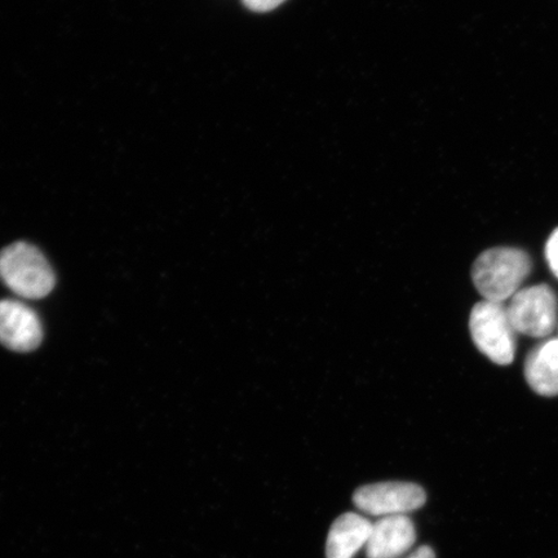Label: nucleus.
I'll return each instance as SVG.
<instances>
[{
    "label": "nucleus",
    "instance_id": "1",
    "mask_svg": "<svg viewBox=\"0 0 558 558\" xmlns=\"http://www.w3.org/2000/svg\"><path fill=\"white\" fill-rule=\"evenodd\" d=\"M533 264L520 248L498 247L485 251L474 262L472 279L487 302L504 304L521 290Z\"/></svg>",
    "mask_w": 558,
    "mask_h": 558
},
{
    "label": "nucleus",
    "instance_id": "2",
    "mask_svg": "<svg viewBox=\"0 0 558 558\" xmlns=\"http://www.w3.org/2000/svg\"><path fill=\"white\" fill-rule=\"evenodd\" d=\"M0 281L21 298L38 300L51 294L56 277L37 247L16 242L0 251Z\"/></svg>",
    "mask_w": 558,
    "mask_h": 558
},
{
    "label": "nucleus",
    "instance_id": "3",
    "mask_svg": "<svg viewBox=\"0 0 558 558\" xmlns=\"http://www.w3.org/2000/svg\"><path fill=\"white\" fill-rule=\"evenodd\" d=\"M470 330L474 345L494 364L511 365L514 360L518 332L501 303L480 302L473 306Z\"/></svg>",
    "mask_w": 558,
    "mask_h": 558
},
{
    "label": "nucleus",
    "instance_id": "4",
    "mask_svg": "<svg viewBox=\"0 0 558 558\" xmlns=\"http://www.w3.org/2000/svg\"><path fill=\"white\" fill-rule=\"evenodd\" d=\"M515 332L532 338H546L557 326V298L547 284L522 289L507 306Z\"/></svg>",
    "mask_w": 558,
    "mask_h": 558
},
{
    "label": "nucleus",
    "instance_id": "5",
    "mask_svg": "<svg viewBox=\"0 0 558 558\" xmlns=\"http://www.w3.org/2000/svg\"><path fill=\"white\" fill-rule=\"evenodd\" d=\"M425 501L427 495L421 486L396 481L362 486L353 495V504L360 511L380 519L414 512Z\"/></svg>",
    "mask_w": 558,
    "mask_h": 558
},
{
    "label": "nucleus",
    "instance_id": "6",
    "mask_svg": "<svg viewBox=\"0 0 558 558\" xmlns=\"http://www.w3.org/2000/svg\"><path fill=\"white\" fill-rule=\"evenodd\" d=\"M44 339L40 318L16 300H0V344L15 352H32Z\"/></svg>",
    "mask_w": 558,
    "mask_h": 558
},
{
    "label": "nucleus",
    "instance_id": "7",
    "mask_svg": "<svg viewBox=\"0 0 558 558\" xmlns=\"http://www.w3.org/2000/svg\"><path fill=\"white\" fill-rule=\"evenodd\" d=\"M416 541L414 522L407 514L388 515L373 523L366 544L367 558H399Z\"/></svg>",
    "mask_w": 558,
    "mask_h": 558
},
{
    "label": "nucleus",
    "instance_id": "8",
    "mask_svg": "<svg viewBox=\"0 0 558 558\" xmlns=\"http://www.w3.org/2000/svg\"><path fill=\"white\" fill-rule=\"evenodd\" d=\"M373 523L357 513L341 514L335 520L326 543L327 558H353L366 544Z\"/></svg>",
    "mask_w": 558,
    "mask_h": 558
},
{
    "label": "nucleus",
    "instance_id": "9",
    "mask_svg": "<svg viewBox=\"0 0 558 558\" xmlns=\"http://www.w3.org/2000/svg\"><path fill=\"white\" fill-rule=\"evenodd\" d=\"M525 378L535 393L558 396V339L543 341L527 355Z\"/></svg>",
    "mask_w": 558,
    "mask_h": 558
},
{
    "label": "nucleus",
    "instance_id": "10",
    "mask_svg": "<svg viewBox=\"0 0 558 558\" xmlns=\"http://www.w3.org/2000/svg\"><path fill=\"white\" fill-rule=\"evenodd\" d=\"M546 257L550 270L558 278V228L549 236L546 246Z\"/></svg>",
    "mask_w": 558,
    "mask_h": 558
},
{
    "label": "nucleus",
    "instance_id": "11",
    "mask_svg": "<svg viewBox=\"0 0 558 558\" xmlns=\"http://www.w3.org/2000/svg\"><path fill=\"white\" fill-rule=\"evenodd\" d=\"M286 0H242V3L246 9L253 12H270L282 5Z\"/></svg>",
    "mask_w": 558,
    "mask_h": 558
},
{
    "label": "nucleus",
    "instance_id": "12",
    "mask_svg": "<svg viewBox=\"0 0 558 558\" xmlns=\"http://www.w3.org/2000/svg\"><path fill=\"white\" fill-rule=\"evenodd\" d=\"M407 558H436V555L432 548L421 547L414 550V553L409 555Z\"/></svg>",
    "mask_w": 558,
    "mask_h": 558
}]
</instances>
